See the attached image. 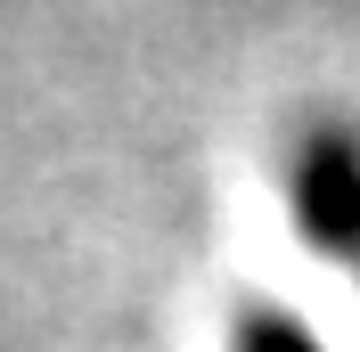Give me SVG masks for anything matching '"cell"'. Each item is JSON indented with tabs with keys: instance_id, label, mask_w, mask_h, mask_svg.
Masks as SVG:
<instances>
[{
	"instance_id": "1",
	"label": "cell",
	"mask_w": 360,
	"mask_h": 352,
	"mask_svg": "<svg viewBox=\"0 0 360 352\" xmlns=\"http://www.w3.org/2000/svg\"><path fill=\"white\" fill-rule=\"evenodd\" d=\"M295 221L328 254L360 246V139L344 123H328V132H311L295 148Z\"/></svg>"
},
{
	"instance_id": "2",
	"label": "cell",
	"mask_w": 360,
	"mask_h": 352,
	"mask_svg": "<svg viewBox=\"0 0 360 352\" xmlns=\"http://www.w3.org/2000/svg\"><path fill=\"white\" fill-rule=\"evenodd\" d=\"M238 352H319L303 320L287 311H246V328H238Z\"/></svg>"
}]
</instances>
